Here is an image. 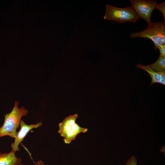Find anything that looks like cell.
Segmentation results:
<instances>
[{"mask_svg": "<svg viewBox=\"0 0 165 165\" xmlns=\"http://www.w3.org/2000/svg\"><path fill=\"white\" fill-rule=\"evenodd\" d=\"M137 68L142 69L148 72L151 78L152 81L150 86L155 83H158L165 85V71L157 72L155 71L147 65H144L138 64L136 65Z\"/></svg>", "mask_w": 165, "mask_h": 165, "instance_id": "7", "label": "cell"}, {"mask_svg": "<svg viewBox=\"0 0 165 165\" xmlns=\"http://www.w3.org/2000/svg\"><path fill=\"white\" fill-rule=\"evenodd\" d=\"M131 6L139 18L144 20L148 24L153 11L155 9L157 1L155 0H130Z\"/></svg>", "mask_w": 165, "mask_h": 165, "instance_id": "5", "label": "cell"}, {"mask_svg": "<svg viewBox=\"0 0 165 165\" xmlns=\"http://www.w3.org/2000/svg\"><path fill=\"white\" fill-rule=\"evenodd\" d=\"M42 125V122H38L35 124L28 125L21 120L20 124V129L17 132L14 142L11 145L12 150L15 152L19 150V146L28 133L34 128H37Z\"/></svg>", "mask_w": 165, "mask_h": 165, "instance_id": "6", "label": "cell"}, {"mask_svg": "<svg viewBox=\"0 0 165 165\" xmlns=\"http://www.w3.org/2000/svg\"><path fill=\"white\" fill-rule=\"evenodd\" d=\"M18 105L19 101H16L11 111L4 115V123L0 127V138L5 136L16 138V130L20 125L22 117L28 113V110L24 106L19 108Z\"/></svg>", "mask_w": 165, "mask_h": 165, "instance_id": "1", "label": "cell"}, {"mask_svg": "<svg viewBox=\"0 0 165 165\" xmlns=\"http://www.w3.org/2000/svg\"><path fill=\"white\" fill-rule=\"evenodd\" d=\"M148 66L157 72L165 71V57L160 55L158 60L154 63Z\"/></svg>", "mask_w": 165, "mask_h": 165, "instance_id": "9", "label": "cell"}, {"mask_svg": "<svg viewBox=\"0 0 165 165\" xmlns=\"http://www.w3.org/2000/svg\"><path fill=\"white\" fill-rule=\"evenodd\" d=\"M16 152L11 150L10 152L0 153V165H19L22 162V159L17 157Z\"/></svg>", "mask_w": 165, "mask_h": 165, "instance_id": "8", "label": "cell"}, {"mask_svg": "<svg viewBox=\"0 0 165 165\" xmlns=\"http://www.w3.org/2000/svg\"><path fill=\"white\" fill-rule=\"evenodd\" d=\"M157 48L158 49L160 52V55L165 57V44H163L158 46Z\"/></svg>", "mask_w": 165, "mask_h": 165, "instance_id": "12", "label": "cell"}, {"mask_svg": "<svg viewBox=\"0 0 165 165\" xmlns=\"http://www.w3.org/2000/svg\"><path fill=\"white\" fill-rule=\"evenodd\" d=\"M130 38H145L150 39L155 45V48L165 43V21L151 22L146 28L137 32H132Z\"/></svg>", "mask_w": 165, "mask_h": 165, "instance_id": "2", "label": "cell"}, {"mask_svg": "<svg viewBox=\"0 0 165 165\" xmlns=\"http://www.w3.org/2000/svg\"><path fill=\"white\" fill-rule=\"evenodd\" d=\"M106 7L104 19L121 23L126 22H136L139 18L131 6L126 8H119L107 4Z\"/></svg>", "mask_w": 165, "mask_h": 165, "instance_id": "4", "label": "cell"}, {"mask_svg": "<svg viewBox=\"0 0 165 165\" xmlns=\"http://www.w3.org/2000/svg\"><path fill=\"white\" fill-rule=\"evenodd\" d=\"M78 117L77 114L70 115L59 124L58 133L63 138L66 144H69L75 139L79 134L85 133L88 131L87 128L82 127L76 123Z\"/></svg>", "mask_w": 165, "mask_h": 165, "instance_id": "3", "label": "cell"}, {"mask_svg": "<svg viewBox=\"0 0 165 165\" xmlns=\"http://www.w3.org/2000/svg\"><path fill=\"white\" fill-rule=\"evenodd\" d=\"M137 163L136 157L132 156L127 161L126 165H137Z\"/></svg>", "mask_w": 165, "mask_h": 165, "instance_id": "11", "label": "cell"}, {"mask_svg": "<svg viewBox=\"0 0 165 165\" xmlns=\"http://www.w3.org/2000/svg\"><path fill=\"white\" fill-rule=\"evenodd\" d=\"M155 9H157L160 11L162 13L164 21H165V2L160 4H157L156 6Z\"/></svg>", "mask_w": 165, "mask_h": 165, "instance_id": "10", "label": "cell"}, {"mask_svg": "<svg viewBox=\"0 0 165 165\" xmlns=\"http://www.w3.org/2000/svg\"><path fill=\"white\" fill-rule=\"evenodd\" d=\"M35 165H44V163L43 162L42 160H39L37 161L35 163ZM19 165H24L21 163Z\"/></svg>", "mask_w": 165, "mask_h": 165, "instance_id": "13", "label": "cell"}]
</instances>
